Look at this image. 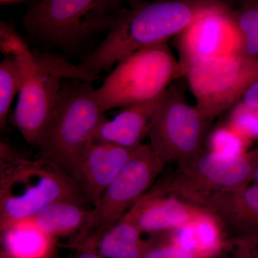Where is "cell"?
<instances>
[{
	"label": "cell",
	"mask_w": 258,
	"mask_h": 258,
	"mask_svg": "<svg viewBox=\"0 0 258 258\" xmlns=\"http://www.w3.org/2000/svg\"><path fill=\"white\" fill-rule=\"evenodd\" d=\"M217 0H147L122 8L103 42L78 66L98 76L136 51L166 42Z\"/></svg>",
	"instance_id": "6da1fadb"
},
{
	"label": "cell",
	"mask_w": 258,
	"mask_h": 258,
	"mask_svg": "<svg viewBox=\"0 0 258 258\" xmlns=\"http://www.w3.org/2000/svg\"><path fill=\"white\" fill-rule=\"evenodd\" d=\"M1 50L13 52L21 68L22 81L13 113V123L24 139L38 147L60 94L62 81L78 79L77 66L58 56L35 52L7 24L0 28Z\"/></svg>",
	"instance_id": "7a4b0ae2"
},
{
	"label": "cell",
	"mask_w": 258,
	"mask_h": 258,
	"mask_svg": "<svg viewBox=\"0 0 258 258\" xmlns=\"http://www.w3.org/2000/svg\"><path fill=\"white\" fill-rule=\"evenodd\" d=\"M83 197L60 164L40 157L19 155L9 144H0V230L32 218L61 199Z\"/></svg>",
	"instance_id": "3957f363"
},
{
	"label": "cell",
	"mask_w": 258,
	"mask_h": 258,
	"mask_svg": "<svg viewBox=\"0 0 258 258\" xmlns=\"http://www.w3.org/2000/svg\"><path fill=\"white\" fill-rule=\"evenodd\" d=\"M104 117L92 81L64 79L38 145L40 157L55 161L69 172L93 140Z\"/></svg>",
	"instance_id": "277c9868"
},
{
	"label": "cell",
	"mask_w": 258,
	"mask_h": 258,
	"mask_svg": "<svg viewBox=\"0 0 258 258\" xmlns=\"http://www.w3.org/2000/svg\"><path fill=\"white\" fill-rule=\"evenodd\" d=\"M123 0H41L22 18L28 36L50 47H72L109 30Z\"/></svg>",
	"instance_id": "5b68a950"
},
{
	"label": "cell",
	"mask_w": 258,
	"mask_h": 258,
	"mask_svg": "<svg viewBox=\"0 0 258 258\" xmlns=\"http://www.w3.org/2000/svg\"><path fill=\"white\" fill-rule=\"evenodd\" d=\"M180 76L177 58L167 42L136 51L122 59L96 89L103 113L154 99Z\"/></svg>",
	"instance_id": "8992f818"
},
{
	"label": "cell",
	"mask_w": 258,
	"mask_h": 258,
	"mask_svg": "<svg viewBox=\"0 0 258 258\" xmlns=\"http://www.w3.org/2000/svg\"><path fill=\"white\" fill-rule=\"evenodd\" d=\"M184 76L195 97V106L211 123L240 101L258 80V57L240 52L203 61L191 66Z\"/></svg>",
	"instance_id": "52a82bcc"
},
{
	"label": "cell",
	"mask_w": 258,
	"mask_h": 258,
	"mask_svg": "<svg viewBox=\"0 0 258 258\" xmlns=\"http://www.w3.org/2000/svg\"><path fill=\"white\" fill-rule=\"evenodd\" d=\"M210 123L195 105L169 87L148 131L149 146L165 164H184L203 152Z\"/></svg>",
	"instance_id": "ba28073f"
},
{
	"label": "cell",
	"mask_w": 258,
	"mask_h": 258,
	"mask_svg": "<svg viewBox=\"0 0 258 258\" xmlns=\"http://www.w3.org/2000/svg\"><path fill=\"white\" fill-rule=\"evenodd\" d=\"M165 164L149 144L136 148L98 203L91 208L86 225L73 240L96 233L120 220L152 189Z\"/></svg>",
	"instance_id": "9c48e42d"
},
{
	"label": "cell",
	"mask_w": 258,
	"mask_h": 258,
	"mask_svg": "<svg viewBox=\"0 0 258 258\" xmlns=\"http://www.w3.org/2000/svg\"><path fill=\"white\" fill-rule=\"evenodd\" d=\"M252 182V165L247 154L224 158L203 151L196 157L177 166L175 173L159 186L168 192L202 206L214 194L240 189Z\"/></svg>",
	"instance_id": "30bf717a"
},
{
	"label": "cell",
	"mask_w": 258,
	"mask_h": 258,
	"mask_svg": "<svg viewBox=\"0 0 258 258\" xmlns=\"http://www.w3.org/2000/svg\"><path fill=\"white\" fill-rule=\"evenodd\" d=\"M180 76L193 64L240 52L241 39L230 12L221 3L198 15L176 36Z\"/></svg>",
	"instance_id": "8fae6325"
},
{
	"label": "cell",
	"mask_w": 258,
	"mask_h": 258,
	"mask_svg": "<svg viewBox=\"0 0 258 258\" xmlns=\"http://www.w3.org/2000/svg\"><path fill=\"white\" fill-rule=\"evenodd\" d=\"M135 149L94 139L88 144L69 173L91 208L98 203Z\"/></svg>",
	"instance_id": "7c38bea8"
},
{
	"label": "cell",
	"mask_w": 258,
	"mask_h": 258,
	"mask_svg": "<svg viewBox=\"0 0 258 258\" xmlns=\"http://www.w3.org/2000/svg\"><path fill=\"white\" fill-rule=\"evenodd\" d=\"M199 207L155 184L123 217L142 233L158 235L189 222Z\"/></svg>",
	"instance_id": "4fadbf2b"
},
{
	"label": "cell",
	"mask_w": 258,
	"mask_h": 258,
	"mask_svg": "<svg viewBox=\"0 0 258 258\" xmlns=\"http://www.w3.org/2000/svg\"><path fill=\"white\" fill-rule=\"evenodd\" d=\"M201 207L216 217L228 240L258 232V184L214 194Z\"/></svg>",
	"instance_id": "5bb4252c"
},
{
	"label": "cell",
	"mask_w": 258,
	"mask_h": 258,
	"mask_svg": "<svg viewBox=\"0 0 258 258\" xmlns=\"http://www.w3.org/2000/svg\"><path fill=\"white\" fill-rule=\"evenodd\" d=\"M164 93L151 101L122 108L111 119L104 117L93 139L126 149L142 145Z\"/></svg>",
	"instance_id": "9a60e30c"
},
{
	"label": "cell",
	"mask_w": 258,
	"mask_h": 258,
	"mask_svg": "<svg viewBox=\"0 0 258 258\" xmlns=\"http://www.w3.org/2000/svg\"><path fill=\"white\" fill-rule=\"evenodd\" d=\"M137 226L122 217L96 233L73 241L75 249H93L103 258H141L148 244Z\"/></svg>",
	"instance_id": "2e32d148"
},
{
	"label": "cell",
	"mask_w": 258,
	"mask_h": 258,
	"mask_svg": "<svg viewBox=\"0 0 258 258\" xmlns=\"http://www.w3.org/2000/svg\"><path fill=\"white\" fill-rule=\"evenodd\" d=\"M0 232V255L5 258H56L57 240L32 218L11 224Z\"/></svg>",
	"instance_id": "e0dca14e"
},
{
	"label": "cell",
	"mask_w": 258,
	"mask_h": 258,
	"mask_svg": "<svg viewBox=\"0 0 258 258\" xmlns=\"http://www.w3.org/2000/svg\"><path fill=\"white\" fill-rule=\"evenodd\" d=\"M89 205L82 197L61 199L47 205L32 219L56 240L79 235L89 216Z\"/></svg>",
	"instance_id": "ac0fdd59"
},
{
	"label": "cell",
	"mask_w": 258,
	"mask_h": 258,
	"mask_svg": "<svg viewBox=\"0 0 258 258\" xmlns=\"http://www.w3.org/2000/svg\"><path fill=\"white\" fill-rule=\"evenodd\" d=\"M194 254L199 258H217L227 249L228 239L216 217L208 209L199 207L189 220Z\"/></svg>",
	"instance_id": "d6986e66"
},
{
	"label": "cell",
	"mask_w": 258,
	"mask_h": 258,
	"mask_svg": "<svg viewBox=\"0 0 258 258\" xmlns=\"http://www.w3.org/2000/svg\"><path fill=\"white\" fill-rule=\"evenodd\" d=\"M0 62V127L6 126L12 103L20 91L22 81L21 68L17 56L13 52H4Z\"/></svg>",
	"instance_id": "ffe728a7"
},
{
	"label": "cell",
	"mask_w": 258,
	"mask_h": 258,
	"mask_svg": "<svg viewBox=\"0 0 258 258\" xmlns=\"http://www.w3.org/2000/svg\"><path fill=\"white\" fill-rule=\"evenodd\" d=\"M207 152L224 158L243 157L252 142L242 137L227 122L217 125L208 134Z\"/></svg>",
	"instance_id": "44dd1931"
},
{
	"label": "cell",
	"mask_w": 258,
	"mask_h": 258,
	"mask_svg": "<svg viewBox=\"0 0 258 258\" xmlns=\"http://www.w3.org/2000/svg\"><path fill=\"white\" fill-rule=\"evenodd\" d=\"M230 13L240 34V53L247 57H258V0H250Z\"/></svg>",
	"instance_id": "7402d4cb"
},
{
	"label": "cell",
	"mask_w": 258,
	"mask_h": 258,
	"mask_svg": "<svg viewBox=\"0 0 258 258\" xmlns=\"http://www.w3.org/2000/svg\"><path fill=\"white\" fill-rule=\"evenodd\" d=\"M227 123L249 142L258 141V109L239 101L230 109Z\"/></svg>",
	"instance_id": "603a6c76"
},
{
	"label": "cell",
	"mask_w": 258,
	"mask_h": 258,
	"mask_svg": "<svg viewBox=\"0 0 258 258\" xmlns=\"http://www.w3.org/2000/svg\"><path fill=\"white\" fill-rule=\"evenodd\" d=\"M141 258H199L185 252L159 235L150 236L144 254Z\"/></svg>",
	"instance_id": "cb8c5ba5"
},
{
	"label": "cell",
	"mask_w": 258,
	"mask_h": 258,
	"mask_svg": "<svg viewBox=\"0 0 258 258\" xmlns=\"http://www.w3.org/2000/svg\"><path fill=\"white\" fill-rule=\"evenodd\" d=\"M232 254L227 258H258V232L228 240Z\"/></svg>",
	"instance_id": "d4e9b609"
},
{
	"label": "cell",
	"mask_w": 258,
	"mask_h": 258,
	"mask_svg": "<svg viewBox=\"0 0 258 258\" xmlns=\"http://www.w3.org/2000/svg\"><path fill=\"white\" fill-rule=\"evenodd\" d=\"M240 101L247 106L258 109V80L247 88Z\"/></svg>",
	"instance_id": "484cf974"
},
{
	"label": "cell",
	"mask_w": 258,
	"mask_h": 258,
	"mask_svg": "<svg viewBox=\"0 0 258 258\" xmlns=\"http://www.w3.org/2000/svg\"><path fill=\"white\" fill-rule=\"evenodd\" d=\"M247 155L252 162V182L258 184V146L249 150Z\"/></svg>",
	"instance_id": "4316f807"
},
{
	"label": "cell",
	"mask_w": 258,
	"mask_h": 258,
	"mask_svg": "<svg viewBox=\"0 0 258 258\" xmlns=\"http://www.w3.org/2000/svg\"><path fill=\"white\" fill-rule=\"evenodd\" d=\"M72 258H103L93 249L88 248L76 249V253Z\"/></svg>",
	"instance_id": "83f0119b"
},
{
	"label": "cell",
	"mask_w": 258,
	"mask_h": 258,
	"mask_svg": "<svg viewBox=\"0 0 258 258\" xmlns=\"http://www.w3.org/2000/svg\"><path fill=\"white\" fill-rule=\"evenodd\" d=\"M130 2L131 4H134V3H139V2L147 1V0H128Z\"/></svg>",
	"instance_id": "f1b7e54d"
},
{
	"label": "cell",
	"mask_w": 258,
	"mask_h": 258,
	"mask_svg": "<svg viewBox=\"0 0 258 258\" xmlns=\"http://www.w3.org/2000/svg\"><path fill=\"white\" fill-rule=\"evenodd\" d=\"M0 258H5V257H3V256L0 255Z\"/></svg>",
	"instance_id": "f546056e"
},
{
	"label": "cell",
	"mask_w": 258,
	"mask_h": 258,
	"mask_svg": "<svg viewBox=\"0 0 258 258\" xmlns=\"http://www.w3.org/2000/svg\"><path fill=\"white\" fill-rule=\"evenodd\" d=\"M4 1H5V0H4Z\"/></svg>",
	"instance_id": "4dcf8cb0"
}]
</instances>
